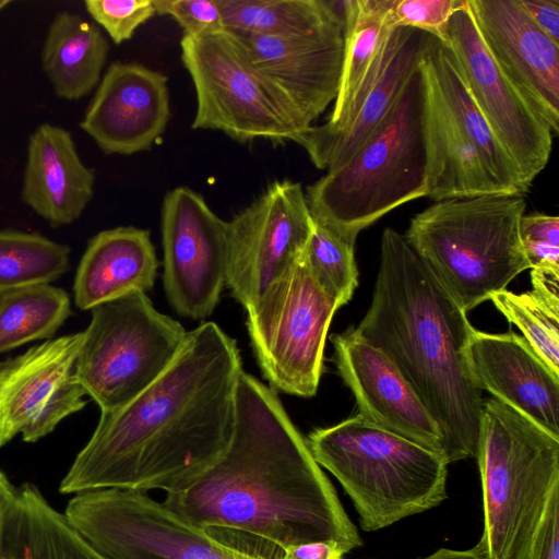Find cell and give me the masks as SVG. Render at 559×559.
<instances>
[{
	"label": "cell",
	"mask_w": 559,
	"mask_h": 559,
	"mask_svg": "<svg viewBox=\"0 0 559 559\" xmlns=\"http://www.w3.org/2000/svg\"><path fill=\"white\" fill-rule=\"evenodd\" d=\"M70 267V248L40 234L0 230V295L50 284Z\"/></svg>",
	"instance_id": "1f68e13d"
},
{
	"label": "cell",
	"mask_w": 559,
	"mask_h": 559,
	"mask_svg": "<svg viewBox=\"0 0 559 559\" xmlns=\"http://www.w3.org/2000/svg\"><path fill=\"white\" fill-rule=\"evenodd\" d=\"M532 289L513 293L503 289L489 300L559 374V276L531 271Z\"/></svg>",
	"instance_id": "f546056e"
},
{
	"label": "cell",
	"mask_w": 559,
	"mask_h": 559,
	"mask_svg": "<svg viewBox=\"0 0 559 559\" xmlns=\"http://www.w3.org/2000/svg\"><path fill=\"white\" fill-rule=\"evenodd\" d=\"M109 46L100 28L81 15L60 11L52 19L41 50V67L55 94L79 100L97 87Z\"/></svg>",
	"instance_id": "4316f807"
},
{
	"label": "cell",
	"mask_w": 559,
	"mask_h": 559,
	"mask_svg": "<svg viewBox=\"0 0 559 559\" xmlns=\"http://www.w3.org/2000/svg\"><path fill=\"white\" fill-rule=\"evenodd\" d=\"M423 559H488L486 550L481 543H477L467 550H453L441 548Z\"/></svg>",
	"instance_id": "60d3db41"
},
{
	"label": "cell",
	"mask_w": 559,
	"mask_h": 559,
	"mask_svg": "<svg viewBox=\"0 0 559 559\" xmlns=\"http://www.w3.org/2000/svg\"><path fill=\"white\" fill-rule=\"evenodd\" d=\"M224 29L265 36L316 32L344 20L343 0H218Z\"/></svg>",
	"instance_id": "83f0119b"
},
{
	"label": "cell",
	"mask_w": 559,
	"mask_h": 559,
	"mask_svg": "<svg viewBox=\"0 0 559 559\" xmlns=\"http://www.w3.org/2000/svg\"><path fill=\"white\" fill-rule=\"evenodd\" d=\"M443 44L530 190L549 160L554 136L489 53L467 0L452 14Z\"/></svg>",
	"instance_id": "4fadbf2b"
},
{
	"label": "cell",
	"mask_w": 559,
	"mask_h": 559,
	"mask_svg": "<svg viewBox=\"0 0 559 559\" xmlns=\"http://www.w3.org/2000/svg\"><path fill=\"white\" fill-rule=\"evenodd\" d=\"M533 22L559 45V0H520Z\"/></svg>",
	"instance_id": "74e56055"
},
{
	"label": "cell",
	"mask_w": 559,
	"mask_h": 559,
	"mask_svg": "<svg viewBox=\"0 0 559 559\" xmlns=\"http://www.w3.org/2000/svg\"><path fill=\"white\" fill-rule=\"evenodd\" d=\"M464 0H393L388 22L394 27H411L444 43L452 14Z\"/></svg>",
	"instance_id": "e575fe53"
},
{
	"label": "cell",
	"mask_w": 559,
	"mask_h": 559,
	"mask_svg": "<svg viewBox=\"0 0 559 559\" xmlns=\"http://www.w3.org/2000/svg\"><path fill=\"white\" fill-rule=\"evenodd\" d=\"M331 341L336 368L355 397L358 414L445 461L441 428L388 355L353 325L333 334Z\"/></svg>",
	"instance_id": "ac0fdd59"
},
{
	"label": "cell",
	"mask_w": 559,
	"mask_h": 559,
	"mask_svg": "<svg viewBox=\"0 0 559 559\" xmlns=\"http://www.w3.org/2000/svg\"><path fill=\"white\" fill-rule=\"evenodd\" d=\"M419 69L424 83L426 197L438 202L502 193L420 62Z\"/></svg>",
	"instance_id": "cb8c5ba5"
},
{
	"label": "cell",
	"mask_w": 559,
	"mask_h": 559,
	"mask_svg": "<svg viewBox=\"0 0 559 559\" xmlns=\"http://www.w3.org/2000/svg\"><path fill=\"white\" fill-rule=\"evenodd\" d=\"M224 32L284 99L300 133L335 100L344 61V20L316 32L285 37Z\"/></svg>",
	"instance_id": "9a60e30c"
},
{
	"label": "cell",
	"mask_w": 559,
	"mask_h": 559,
	"mask_svg": "<svg viewBox=\"0 0 559 559\" xmlns=\"http://www.w3.org/2000/svg\"><path fill=\"white\" fill-rule=\"evenodd\" d=\"M392 3L393 0H343V70L338 93L328 120H335L346 109L379 59L393 28L388 22Z\"/></svg>",
	"instance_id": "f1b7e54d"
},
{
	"label": "cell",
	"mask_w": 559,
	"mask_h": 559,
	"mask_svg": "<svg viewBox=\"0 0 559 559\" xmlns=\"http://www.w3.org/2000/svg\"><path fill=\"white\" fill-rule=\"evenodd\" d=\"M95 170L81 159L72 134L41 123L29 135L22 201L53 227L79 219L93 199Z\"/></svg>",
	"instance_id": "7402d4cb"
},
{
	"label": "cell",
	"mask_w": 559,
	"mask_h": 559,
	"mask_svg": "<svg viewBox=\"0 0 559 559\" xmlns=\"http://www.w3.org/2000/svg\"><path fill=\"white\" fill-rule=\"evenodd\" d=\"M521 239H545L559 243V217L543 213L523 215L520 222Z\"/></svg>",
	"instance_id": "f35d334b"
},
{
	"label": "cell",
	"mask_w": 559,
	"mask_h": 559,
	"mask_svg": "<svg viewBox=\"0 0 559 559\" xmlns=\"http://www.w3.org/2000/svg\"><path fill=\"white\" fill-rule=\"evenodd\" d=\"M423 105L418 69L358 152L307 187L306 200L316 223L355 243L361 230L389 212L426 197Z\"/></svg>",
	"instance_id": "277c9868"
},
{
	"label": "cell",
	"mask_w": 559,
	"mask_h": 559,
	"mask_svg": "<svg viewBox=\"0 0 559 559\" xmlns=\"http://www.w3.org/2000/svg\"><path fill=\"white\" fill-rule=\"evenodd\" d=\"M420 67L433 80L442 99L477 150L491 180L502 193L525 194L522 177L472 97L447 46L427 35Z\"/></svg>",
	"instance_id": "484cf974"
},
{
	"label": "cell",
	"mask_w": 559,
	"mask_h": 559,
	"mask_svg": "<svg viewBox=\"0 0 559 559\" xmlns=\"http://www.w3.org/2000/svg\"><path fill=\"white\" fill-rule=\"evenodd\" d=\"M314 227L299 182H273L228 222L226 284L247 310L304 253Z\"/></svg>",
	"instance_id": "7c38bea8"
},
{
	"label": "cell",
	"mask_w": 559,
	"mask_h": 559,
	"mask_svg": "<svg viewBox=\"0 0 559 559\" xmlns=\"http://www.w3.org/2000/svg\"><path fill=\"white\" fill-rule=\"evenodd\" d=\"M185 522L231 530L286 551L361 538L275 392L241 372L236 425L226 451L186 489L162 502Z\"/></svg>",
	"instance_id": "7a4b0ae2"
},
{
	"label": "cell",
	"mask_w": 559,
	"mask_h": 559,
	"mask_svg": "<svg viewBox=\"0 0 559 559\" xmlns=\"http://www.w3.org/2000/svg\"><path fill=\"white\" fill-rule=\"evenodd\" d=\"M170 119L167 76L134 62H112L80 122L106 154L148 151Z\"/></svg>",
	"instance_id": "ffe728a7"
},
{
	"label": "cell",
	"mask_w": 559,
	"mask_h": 559,
	"mask_svg": "<svg viewBox=\"0 0 559 559\" xmlns=\"http://www.w3.org/2000/svg\"><path fill=\"white\" fill-rule=\"evenodd\" d=\"M348 549L334 540L313 542L282 552V559H343Z\"/></svg>",
	"instance_id": "ab89813d"
},
{
	"label": "cell",
	"mask_w": 559,
	"mask_h": 559,
	"mask_svg": "<svg viewBox=\"0 0 559 559\" xmlns=\"http://www.w3.org/2000/svg\"><path fill=\"white\" fill-rule=\"evenodd\" d=\"M71 316L70 298L50 284L0 295V353L52 337Z\"/></svg>",
	"instance_id": "4dcf8cb0"
},
{
	"label": "cell",
	"mask_w": 559,
	"mask_h": 559,
	"mask_svg": "<svg viewBox=\"0 0 559 559\" xmlns=\"http://www.w3.org/2000/svg\"><path fill=\"white\" fill-rule=\"evenodd\" d=\"M108 559H282L242 550L193 526L146 492L99 489L76 493L64 513Z\"/></svg>",
	"instance_id": "30bf717a"
},
{
	"label": "cell",
	"mask_w": 559,
	"mask_h": 559,
	"mask_svg": "<svg viewBox=\"0 0 559 559\" xmlns=\"http://www.w3.org/2000/svg\"><path fill=\"white\" fill-rule=\"evenodd\" d=\"M12 3L11 0H0V12Z\"/></svg>",
	"instance_id": "7bdbcfd3"
},
{
	"label": "cell",
	"mask_w": 559,
	"mask_h": 559,
	"mask_svg": "<svg viewBox=\"0 0 559 559\" xmlns=\"http://www.w3.org/2000/svg\"><path fill=\"white\" fill-rule=\"evenodd\" d=\"M162 239L169 304L183 317L207 318L226 284L228 222L201 194L177 187L162 203Z\"/></svg>",
	"instance_id": "5bb4252c"
},
{
	"label": "cell",
	"mask_w": 559,
	"mask_h": 559,
	"mask_svg": "<svg viewBox=\"0 0 559 559\" xmlns=\"http://www.w3.org/2000/svg\"><path fill=\"white\" fill-rule=\"evenodd\" d=\"M476 460L485 515L479 543L488 559H530L559 486V438L491 397L483 405Z\"/></svg>",
	"instance_id": "52a82bcc"
},
{
	"label": "cell",
	"mask_w": 559,
	"mask_h": 559,
	"mask_svg": "<svg viewBox=\"0 0 559 559\" xmlns=\"http://www.w3.org/2000/svg\"><path fill=\"white\" fill-rule=\"evenodd\" d=\"M84 7L97 25L119 45L156 15L153 0H86Z\"/></svg>",
	"instance_id": "836d02e7"
},
{
	"label": "cell",
	"mask_w": 559,
	"mask_h": 559,
	"mask_svg": "<svg viewBox=\"0 0 559 559\" xmlns=\"http://www.w3.org/2000/svg\"><path fill=\"white\" fill-rule=\"evenodd\" d=\"M0 559H108L33 484L15 490L5 516Z\"/></svg>",
	"instance_id": "d4e9b609"
},
{
	"label": "cell",
	"mask_w": 559,
	"mask_h": 559,
	"mask_svg": "<svg viewBox=\"0 0 559 559\" xmlns=\"http://www.w3.org/2000/svg\"><path fill=\"white\" fill-rule=\"evenodd\" d=\"M413 386L445 439L448 464L476 459L484 401L466 356V312L404 236L388 227L370 307L356 328Z\"/></svg>",
	"instance_id": "3957f363"
},
{
	"label": "cell",
	"mask_w": 559,
	"mask_h": 559,
	"mask_svg": "<svg viewBox=\"0 0 559 559\" xmlns=\"http://www.w3.org/2000/svg\"><path fill=\"white\" fill-rule=\"evenodd\" d=\"M477 388L559 438V374L513 331L473 330L466 348Z\"/></svg>",
	"instance_id": "44dd1931"
},
{
	"label": "cell",
	"mask_w": 559,
	"mask_h": 559,
	"mask_svg": "<svg viewBox=\"0 0 559 559\" xmlns=\"http://www.w3.org/2000/svg\"><path fill=\"white\" fill-rule=\"evenodd\" d=\"M525 209L524 194L438 201L416 214L403 236L467 312L530 269L520 236Z\"/></svg>",
	"instance_id": "5b68a950"
},
{
	"label": "cell",
	"mask_w": 559,
	"mask_h": 559,
	"mask_svg": "<svg viewBox=\"0 0 559 559\" xmlns=\"http://www.w3.org/2000/svg\"><path fill=\"white\" fill-rule=\"evenodd\" d=\"M74 376L100 413L122 407L170 366L187 337L177 320L157 311L145 293L91 310Z\"/></svg>",
	"instance_id": "ba28073f"
},
{
	"label": "cell",
	"mask_w": 559,
	"mask_h": 559,
	"mask_svg": "<svg viewBox=\"0 0 559 559\" xmlns=\"http://www.w3.org/2000/svg\"><path fill=\"white\" fill-rule=\"evenodd\" d=\"M180 46L197 93L193 129L222 131L241 143L295 142L300 130L292 110L224 31L182 36Z\"/></svg>",
	"instance_id": "8fae6325"
},
{
	"label": "cell",
	"mask_w": 559,
	"mask_h": 559,
	"mask_svg": "<svg viewBox=\"0 0 559 559\" xmlns=\"http://www.w3.org/2000/svg\"><path fill=\"white\" fill-rule=\"evenodd\" d=\"M242 371L236 341L216 323L189 331L163 374L122 407L100 413L60 492L186 489L230 443Z\"/></svg>",
	"instance_id": "6da1fadb"
},
{
	"label": "cell",
	"mask_w": 559,
	"mask_h": 559,
	"mask_svg": "<svg viewBox=\"0 0 559 559\" xmlns=\"http://www.w3.org/2000/svg\"><path fill=\"white\" fill-rule=\"evenodd\" d=\"M530 559H559V486L550 496Z\"/></svg>",
	"instance_id": "8d00e7d4"
},
{
	"label": "cell",
	"mask_w": 559,
	"mask_h": 559,
	"mask_svg": "<svg viewBox=\"0 0 559 559\" xmlns=\"http://www.w3.org/2000/svg\"><path fill=\"white\" fill-rule=\"evenodd\" d=\"M156 251L147 229L119 226L92 237L79 263L75 306L92 310L132 293H146L155 283Z\"/></svg>",
	"instance_id": "603a6c76"
},
{
	"label": "cell",
	"mask_w": 559,
	"mask_h": 559,
	"mask_svg": "<svg viewBox=\"0 0 559 559\" xmlns=\"http://www.w3.org/2000/svg\"><path fill=\"white\" fill-rule=\"evenodd\" d=\"M489 53L552 136L559 133V45L520 0H467Z\"/></svg>",
	"instance_id": "d6986e66"
},
{
	"label": "cell",
	"mask_w": 559,
	"mask_h": 559,
	"mask_svg": "<svg viewBox=\"0 0 559 559\" xmlns=\"http://www.w3.org/2000/svg\"><path fill=\"white\" fill-rule=\"evenodd\" d=\"M157 15L173 17L186 37H198L224 31L218 0H153Z\"/></svg>",
	"instance_id": "d590c367"
},
{
	"label": "cell",
	"mask_w": 559,
	"mask_h": 559,
	"mask_svg": "<svg viewBox=\"0 0 559 559\" xmlns=\"http://www.w3.org/2000/svg\"><path fill=\"white\" fill-rule=\"evenodd\" d=\"M354 248L355 243L314 222L305 250L313 276L342 306L352 299L358 285Z\"/></svg>",
	"instance_id": "d6a6232c"
},
{
	"label": "cell",
	"mask_w": 559,
	"mask_h": 559,
	"mask_svg": "<svg viewBox=\"0 0 559 559\" xmlns=\"http://www.w3.org/2000/svg\"><path fill=\"white\" fill-rule=\"evenodd\" d=\"M427 35L411 27L392 28L379 59L346 109L335 120L312 124L296 138L318 169L341 168L376 132L419 69Z\"/></svg>",
	"instance_id": "e0dca14e"
},
{
	"label": "cell",
	"mask_w": 559,
	"mask_h": 559,
	"mask_svg": "<svg viewBox=\"0 0 559 559\" xmlns=\"http://www.w3.org/2000/svg\"><path fill=\"white\" fill-rule=\"evenodd\" d=\"M306 441L316 462L350 497L366 532L430 510L447 498L448 464L442 457L359 414L313 430Z\"/></svg>",
	"instance_id": "8992f818"
},
{
	"label": "cell",
	"mask_w": 559,
	"mask_h": 559,
	"mask_svg": "<svg viewBox=\"0 0 559 559\" xmlns=\"http://www.w3.org/2000/svg\"><path fill=\"white\" fill-rule=\"evenodd\" d=\"M83 332L48 340L0 362V447L36 442L86 405L74 376Z\"/></svg>",
	"instance_id": "2e32d148"
},
{
	"label": "cell",
	"mask_w": 559,
	"mask_h": 559,
	"mask_svg": "<svg viewBox=\"0 0 559 559\" xmlns=\"http://www.w3.org/2000/svg\"><path fill=\"white\" fill-rule=\"evenodd\" d=\"M16 488L10 483L7 476L0 471V543L2 530L8 511L14 500Z\"/></svg>",
	"instance_id": "b9f144b4"
},
{
	"label": "cell",
	"mask_w": 559,
	"mask_h": 559,
	"mask_svg": "<svg viewBox=\"0 0 559 559\" xmlns=\"http://www.w3.org/2000/svg\"><path fill=\"white\" fill-rule=\"evenodd\" d=\"M341 307L316 280L304 251L247 309L251 346L273 389L301 397L317 393L325 338Z\"/></svg>",
	"instance_id": "9c48e42d"
}]
</instances>
